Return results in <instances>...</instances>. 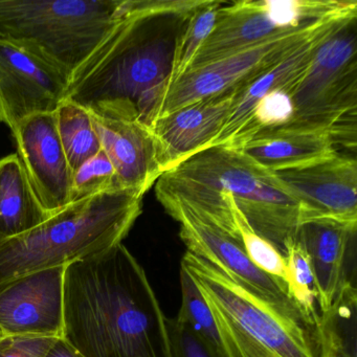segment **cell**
<instances>
[{"label":"cell","instance_id":"22","mask_svg":"<svg viewBox=\"0 0 357 357\" xmlns=\"http://www.w3.org/2000/svg\"><path fill=\"white\" fill-rule=\"evenodd\" d=\"M284 258L287 269V286L290 298L296 303L307 325L314 333L315 326L319 323V311L317 285L310 258L296 238L289 240L285 244Z\"/></svg>","mask_w":357,"mask_h":357},{"label":"cell","instance_id":"16","mask_svg":"<svg viewBox=\"0 0 357 357\" xmlns=\"http://www.w3.org/2000/svg\"><path fill=\"white\" fill-rule=\"evenodd\" d=\"M91 119L102 150L116 170L119 188L143 197L162 175L151 129L137 120Z\"/></svg>","mask_w":357,"mask_h":357},{"label":"cell","instance_id":"19","mask_svg":"<svg viewBox=\"0 0 357 357\" xmlns=\"http://www.w3.org/2000/svg\"><path fill=\"white\" fill-rule=\"evenodd\" d=\"M238 150L273 173L309 166L337 153L328 131L286 126L259 132Z\"/></svg>","mask_w":357,"mask_h":357},{"label":"cell","instance_id":"18","mask_svg":"<svg viewBox=\"0 0 357 357\" xmlns=\"http://www.w3.org/2000/svg\"><path fill=\"white\" fill-rule=\"evenodd\" d=\"M357 227L330 220L303 223L296 240L310 258L317 289L319 317L327 313L349 275L347 261Z\"/></svg>","mask_w":357,"mask_h":357},{"label":"cell","instance_id":"5","mask_svg":"<svg viewBox=\"0 0 357 357\" xmlns=\"http://www.w3.org/2000/svg\"><path fill=\"white\" fill-rule=\"evenodd\" d=\"M181 266L212 311L223 357H319L308 328L216 265L187 250Z\"/></svg>","mask_w":357,"mask_h":357},{"label":"cell","instance_id":"24","mask_svg":"<svg viewBox=\"0 0 357 357\" xmlns=\"http://www.w3.org/2000/svg\"><path fill=\"white\" fill-rule=\"evenodd\" d=\"M181 307L177 319L185 323L216 357L222 356L220 338L212 311L185 267L181 266Z\"/></svg>","mask_w":357,"mask_h":357},{"label":"cell","instance_id":"29","mask_svg":"<svg viewBox=\"0 0 357 357\" xmlns=\"http://www.w3.org/2000/svg\"><path fill=\"white\" fill-rule=\"evenodd\" d=\"M45 357H84L70 346L64 338L59 337L55 340L53 346L47 351Z\"/></svg>","mask_w":357,"mask_h":357},{"label":"cell","instance_id":"2","mask_svg":"<svg viewBox=\"0 0 357 357\" xmlns=\"http://www.w3.org/2000/svg\"><path fill=\"white\" fill-rule=\"evenodd\" d=\"M151 3L124 0L122 15L70 75L64 100L91 116L137 120L151 129L190 16L158 15Z\"/></svg>","mask_w":357,"mask_h":357},{"label":"cell","instance_id":"10","mask_svg":"<svg viewBox=\"0 0 357 357\" xmlns=\"http://www.w3.org/2000/svg\"><path fill=\"white\" fill-rule=\"evenodd\" d=\"M160 204L181 225L179 237L188 252L216 265L237 283L310 330L300 309L290 298L287 286L258 268L248 258L241 242L200 220L178 204Z\"/></svg>","mask_w":357,"mask_h":357},{"label":"cell","instance_id":"9","mask_svg":"<svg viewBox=\"0 0 357 357\" xmlns=\"http://www.w3.org/2000/svg\"><path fill=\"white\" fill-rule=\"evenodd\" d=\"M352 14H357V5L306 28L275 37L204 66L190 68L165 91L156 120L188 104L241 86L291 53L328 22Z\"/></svg>","mask_w":357,"mask_h":357},{"label":"cell","instance_id":"26","mask_svg":"<svg viewBox=\"0 0 357 357\" xmlns=\"http://www.w3.org/2000/svg\"><path fill=\"white\" fill-rule=\"evenodd\" d=\"M116 190L121 189L116 170L103 150L89 158L73 174L72 202Z\"/></svg>","mask_w":357,"mask_h":357},{"label":"cell","instance_id":"6","mask_svg":"<svg viewBox=\"0 0 357 357\" xmlns=\"http://www.w3.org/2000/svg\"><path fill=\"white\" fill-rule=\"evenodd\" d=\"M124 0H0V40L70 76L123 13Z\"/></svg>","mask_w":357,"mask_h":357},{"label":"cell","instance_id":"21","mask_svg":"<svg viewBox=\"0 0 357 357\" xmlns=\"http://www.w3.org/2000/svg\"><path fill=\"white\" fill-rule=\"evenodd\" d=\"M58 135L68 164L75 171L101 151L91 114L64 100L55 112Z\"/></svg>","mask_w":357,"mask_h":357},{"label":"cell","instance_id":"14","mask_svg":"<svg viewBox=\"0 0 357 357\" xmlns=\"http://www.w3.org/2000/svg\"><path fill=\"white\" fill-rule=\"evenodd\" d=\"M64 268L36 271L0 285V334L62 337Z\"/></svg>","mask_w":357,"mask_h":357},{"label":"cell","instance_id":"20","mask_svg":"<svg viewBox=\"0 0 357 357\" xmlns=\"http://www.w3.org/2000/svg\"><path fill=\"white\" fill-rule=\"evenodd\" d=\"M50 216L17 154L0 160V241L32 231Z\"/></svg>","mask_w":357,"mask_h":357},{"label":"cell","instance_id":"27","mask_svg":"<svg viewBox=\"0 0 357 357\" xmlns=\"http://www.w3.org/2000/svg\"><path fill=\"white\" fill-rule=\"evenodd\" d=\"M172 357H216L208 347L181 319L167 317Z\"/></svg>","mask_w":357,"mask_h":357},{"label":"cell","instance_id":"12","mask_svg":"<svg viewBox=\"0 0 357 357\" xmlns=\"http://www.w3.org/2000/svg\"><path fill=\"white\" fill-rule=\"evenodd\" d=\"M296 200L300 225L330 220L357 227V162L355 158L335 155L292 170L275 172Z\"/></svg>","mask_w":357,"mask_h":357},{"label":"cell","instance_id":"3","mask_svg":"<svg viewBox=\"0 0 357 357\" xmlns=\"http://www.w3.org/2000/svg\"><path fill=\"white\" fill-rule=\"evenodd\" d=\"M155 192L158 202L178 204L241 242L234 199L252 231L283 257L300 227L298 204L275 173L225 146L198 152L162 173Z\"/></svg>","mask_w":357,"mask_h":357},{"label":"cell","instance_id":"30","mask_svg":"<svg viewBox=\"0 0 357 357\" xmlns=\"http://www.w3.org/2000/svg\"><path fill=\"white\" fill-rule=\"evenodd\" d=\"M0 335H3V334H0Z\"/></svg>","mask_w":357,"mask_h":357},{"label":"cell","instance_id":"1","mask_svg":"<svg viewBox=\"0 0 357 357\" xmlns=\"http://www.w3.org/2000/svg\"><path fill=\"white\" fill-rule=\"evenodd\" d=\"M62 338L84 357H172L167 317L123 243L66 265Z\"/></svg>","mask_w":357,"mask_h":357},{"label":"cell","instance_id":"17","mask_svg":"<svg viewBox=\"0 0 357 357\" xmlns=\"http://www.w3.org/2000/svg\"><path fill=\"white\" fill-rule=\"evenodd\" d=\"M355 17L357 14L331 20L291 53L238 87L229 118L208 148L231 145L250 120L255 106L260 100L275 89L301 80L306 74L317 47L342 24Z\"/></svg>","mask_w":357,"mask_h":357},{"label":"cell","instance_id":"15","mask_svg":"<svg viewBox=\"0 0 357 357\" xmlns=\"http://www.w3.org/2000/svg\"><path fill=\"white\" fill-rule=\"evenodd\" d=\"M237 89L188 104L154 122L151 131L162 174L210 147L229 118Z\"/></svg>","mask_w":357,"mask_h":357},{"label":"cell","instance_id":"11","mask_svg":"<svg viewBox=\"0 0 357 357\" xmlns=\"http://www.w3.org/2000/svg\"><path fill=\"white\" fill-rule=\"evenodd\" d=\"M70 76L39 56L0 40V122L13 131L29 116L55 112Z\"/></svg>","mask_w":357,"mask_h":357},{"label":"cell","instance_id":"25","mask_svg":"<svg viewBox=\"0 0 357 357\" xmlns=\"http://www.w3.org/2000/svg\"><path fill=\"white\" fill-rule=\"evenodd\" d=\"M233 211L242 245L250 260L261 271L287 286L285 258L273 244L252 231L234 199Z\"/></svg>","mask_w":357,"mask_h":357},{"label":"cell","instance_id":"8","mask_svg":"<svg viewBox=\"0 0 357 357\" xmlns=\"http://www.w3.org/2000/svg\"><path fill=\"white\" fill-rule=\"evenodd\" d=\"M356 5V1L336 0L225 1L219 10L214 30L200 47L190 68L306 28Z\"/></svg>","mask_w":357,"mask_h":357},{"label":"cell","instance_id":"13","mask_svg":"<svg viewBox=\"0 0 357 357\" xmlns=\"http://www.w3.org/2000/svg\"><path fill=\"white\" fill-rule=\"evenodd\" d=\"M12 135L16 154L43 208L52 216L72 204L73 171L58 135L55 112L24 119Z\"/></svg>","mask_w":357,"mask_h":357},{"label":"cell","instance_id":"4","mask_svg":"<svg viewBox=\"0 0 357 357\" xmlns=\"http://www.w3.org/2000/svg\"><path fill=\"white\" fill-rule=\"evenodd\" d=\"M143 208V197L125 190L72 202L28 233L0 241V285L122 243Z\"/></svg>","mask_w":357,"mask_h":357},{"label":"cell","instance_id":"28","mask_svg":"<svg viewBox=\"0 0 357 357\" xmlns=\"http://www.w3.org/2000/svg\"><path fill=\"white\" fill-rule=\"evenodd\" d=\"M59 337L0 335V357H45Z\"/></svg>","mask_w":357,"mask_h":357},{"label":"cell","instance_id":"23","mask_svg":"<svg viewBox=\"0 0 357 357\" xmlns=\"http://www.w3.org/2000/svg\"><path fill=\"white\" fill-rule=\"evenodd\" d=\"M225 3L222 0H206L202 7L188 17L177 37L169 86L191 68L200 47L214 30L219 10Z\"/></svg>","mask_w":357,"mask_h":357},{"label":"cell","instance_id":"7","mask_svg":"<svg viewBox=\"0 0 357 357\" xmlns=\"http://www.w3.org/2000/svg\"><path fill=\"white\" fill-rule=\"evenodd\" d=\"M357 17L317 47L292 89L294 116L286 127L328 131L334 143L356 148ZM285 127V126H284Z\"/></svg>","mask_w":357,"mask_h":357}]
</instances>
